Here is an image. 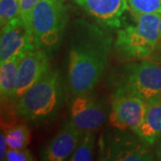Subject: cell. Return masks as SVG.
<instances>
[{"mask_svg":"<svg viewBox=\"0 0 161 161\" xmlns=\"http://www.w3.org/2000/svg\"><path fill=\"white\" fill-rule=\"evenodd\" d=\"M103 27L84 20H76L73 24L68 88L75 96L92 92L107 66L113 37Z\"/></svg>","mask_w":161,"mask_h":161,"instance_id":"1","label":"cell"},{"mask_svg":"<svg viewBox=\"0 0 161 161\" xmlns=\"http://www.w3.org/2000/svg\"><path fill=\"white\" fill-rule=\"evenodd\" d=\"M64 100L63 83L58 70H49L17 101L18 115L28 121L54 118Z\"/></svg>","mask_w":161,"mask_h":161,"instance_id":"2","label":"cell"},{"mask_svg":"<svg viewBox=\"0 0 161 161\" xmlns=\"http://www.w3.org/2000/svg\"><path fill=\"white\" fill-rule=\"evenodd\" d=\"M133 16L134 23L120 27L117 31L115 48L125 60L147 59L154 53L159 40L161 14H133Z\"/></svg>","mask_w":161,"mask_h":161,"instance_id":"3","label":"cell"},{"mask_svg":"<svg viewBox=\"0 0 161 161\" xmlns=\"http://www.w3.org/2000/svg\"><path fill=\"white\" fill-rule=\"evenodd\" d=\"M68 23L65 0H40L32 12L35 47L49 54L58 48Z\"/></svg>","mask_w":161,"mask_h":161,"instance_id":"4","label":"cell"},{"mask_svg":"<svg viewBox=\"0 0 161 161\" xmlns=\"http://www.w3.org/2000/svg\"><path fill=\"white\" fill-rule=\"evenodd\" d=\"M125 94L145 101L161 97V62L142 59L127 65L114 95Z\"/></svg>","mask_w":161,"mask_h":161,"instance_id":"5","label":"cell"},{"mask_svg":"<svg viewBox=\"0 0 161 161\" xmlns=\"http://www.w3.org/2000/svg\"><path fill=\"white\" fill-rule=\"evenodd\" d=\"M49 70L48 52L38 47L30 50L19 64L16 84L10 101L17 102L23 94L48 73Z\"/></svg>","mask_w":161,"mask_h":161,"instance_id":"6","label":"cell"},{"mask_svg":"<svg viewBox=\"0 0 161 161\" xmlns=\"http://www.w3.org/2000/svg\"><path fill=\"white\" fill-rule=\"evenodd\" d=\"M146 101L132 95H114L109 124L120 131L132 130L135 134L145 116Z\"/></svg>","mask_w":161,"mask_h":161,"instance_id":"7","label":"cell"},{"mask_svg":"<svg viewBox=\"0 0 161 161\" xmlns=\"http://www.w3.org/2000/svg\"><path fill=\"white\" fill-rule=\"evenodd\" d=\"M35 47L21 16L11 20L1 28L0 62L5 63L15 56H25Z\"/></svg>","mask_w":161,"mask_h":161,"instance_id":"8","label":"cell"},{"mask_svg":"<svg viewBox=\"0 0 161 161\" xmlns=\"http://www.w3.org/2000/svg\"><path fill=\"white\" fill-rule=\"evenodd\" d=\"M88 94L75 96L70 108L71 121L82 132L98 129L107 118L103 105Z\"/></svg>","mask_w":161,"mask_h":161,"instance_id":"9","label":"cell"},{"mask_svg":"<svg viewBox=\"0 0 161 161\" xmlns=\"http://www.w3.org/2000/svg\"><path fill=\"white\" fill-rule=\"evenodd\" d=\"M83 132L72 121L63 124L59 132L40 151V158L45 161H64L68 159L76 149Z\"/></svg>","mask_w":161,"mask_h":161,"instance_id":"10","label":"cell"},{"mask_svg":"<svg viewBox=\"0 0 161 161\" xmlns=\"http://www.w3.org/2000/svg\"><path fill=\"white\" fill-rule=\"evenodd\" d=\"M75 2L98 24L109 28H120L123 15L129 8L127 0H75Z\"/></svg>","mask_w":161,"mask_h":161,"instance_id":"11","label":"cell"},{"mask_svg":"<svg viewBox=\"0 0 161 161\" xmlns=\"http://www.w3.org/2000/svg\"><path fill=\"white\" fill-rule=\"evenodd\" d=\"M146 144L141 138L136 139L130 134H123L115 137L110 143L108 150V160L142 161L152 160Z\"/></svg>","mask_w":161,"mask_h":161,"instance_id":"12","label":"cell"},{"mask_svg":"<svg viewBox=\"0 0 161 161\" xmlns=\"http://www.w3.org/2000/svg\"><path fill=\"white\" fill-rule=\"evenodd\" d=\"M136 135L150 146L161 138V97L146 101L145 116Z\"/></svg>","mask_w":161,"mask_h":161,"instance_id":"13","label":"cell"},{"mask_svg":"<svg viewBox=\"0 0 161 161\" xmlns=\"http://www.w3.org/2000/svg\"><path fill=\"white\" fill-rule=\"evenodd\" d=\"M24 56H15L0 65V94L1 98L9 99L14 91L19 64Z\"/></svg>","mask_w":161,"mask_h":161,"instance_id":"14","label":"cell"},{"mask_svg":"<svg viewBox=\"0 0 161 161\" xmlns=\"http://www.w3.org/2000/svg\"><path fill=\"white\" fill-rule=\"evenodd\" d=\"M95 136L92 131L83 132L76 149L70 156V161H90L92 159Z\"/></svg>","mask_w":161,"mask_h":161,"instance_id":"15","label":"cell"},{"mask_svg":"<svg viewBox=\"0 0 161 161\" xmlns=\"http://www.w3.org/2000/svg\"><path fill=\"white\" fill-rule=\"evenodd\" d=\"M5 136L9 149H24L30 142L29 129L23 125L11 126L6 131Z\"/></svg>","mask_w":161,"mask_h":161,"instance_id":"16","label":"cell"},{"mask_svg":"<svg viewBox=\"0 0 161 161\" xmlns=\"http://www.w3.org/2000/svg\"><path fill=\"white\" fill-rule=\"evenodd\" d=\"M133 14H161V0H127Z\"/></svg>","mask_w":161,"mask_h":161,"instance_id":"17","label":"cell"},{"mask_svg":"<svg viewBox=\"0 0 161 161\" xmlns=\"http://www.w3.org/2000/svg\"><path fill=\"white\" fill-rule=\"evenodd\" d=\"M21 16L19 0H0L1 28L14 18Z\"/></svg>","mask_w":161,"mask_h":161,"instance_id":"18","label":"cell"},{"mask_svg":"<svg viewBox=\"0 0 161 161\" xmlns=\"http://www.w3.org/2000/svg\"><path fill=\"white\" fill-rule=\"evenodd\" d=\"M40 0H19L20 5V14L30 36L32 38V12L36 5ZM34 43V42H33Z\"/></svg>","mask_w":161,"mask_h":161,"instance_id":"19","label":"cell"},{"mask_svg":"<svg viewBox=\"0 0 161 161\" xmlns=\"http://www.w3.org/2000/svg\"><path fill=\"white\" fill-rule=\"evenodd\" d=\"M4 160L7 161H31L34 160L32 154L26 148L20 150L9 149L6 151Z\"/></svg>","mask_w":161,"mask_h":161,"instance_id":"20","label":"cell"},{"mask_svg":"<svg viewBox=\"0 0 161 161\" xmlns=\"http://www.w3.org/2000/svg\"><path fill=\"white\" fill-rule=\"evenodd\" d=\"M6 146H7V143H6V136L3 133H1L0 135V160L5 159L6 151H7Z\"/></svg>","mask_w":161,"mask_h":161,"instance_id":"21","label":"cell"},{"mask_svg":"<svg viewBox=\"0 0 161 161\" xmlns=\"http://www.w3.org/2000/svg\"><path fill=\"white\" fill-rule=\"evenodd\" d=\"M154 53H157L158 58H161V19L160 23H159V40H158V43L157 45Z\"/></svg>","mask_w":161,"mask_h":161,"instance_id":"22","label":"cell"},{"mask_svg":"<svg viewBox=\"0 0 161 161\" xmlns=\"http://www.w3.org/2000/svg\"><path fill=\"white\" fill-rule=\"evenodd\" d=\"M156 156L158 158V159L161 160V138L157 143V150H156Z\"/></svg>","mask_w":161,"mask_h":161,"instance_id":"23","label":"cell"}]
</instances>
